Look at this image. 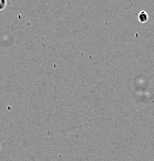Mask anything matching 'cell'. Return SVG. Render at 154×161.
Segmentation results:
<instances>
[{
	"instance_id": "obj_1",
	"label": "cell",
	"mask_w": 154,
	"mask_h": 161,
	"mask_svg": "<svg viewBox=\"0 0 154 161\" xmlns=\"http://www.w3.org/2000/svg\"><path fill=\"white\" fill-rule=\"evenodd\" d=\"M138 20L140 23H145L149 20V15L147 14L146 12L141 11L138 15Z\"/></svg>"
},
{
	"instance_id": "obj_2",
	"label": "cell",
	"mask_w": 154,
	"mask_h": 161,
	"mask_svg": "<svg viewBox=\"0 0 154 161\" xmlns=\"http://www.w3.org/2000/svg\"><path fill=\"white\" fill-rule=\"evenodd\" d=\"M6 5H7L6 0H0V11L4 9L6 7Z\"/></svg>"
}]
</instances>
